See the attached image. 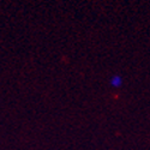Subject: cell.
<instances>
[{
    "mask_svg": "<svg viewBox=\"0 0 150 150\" xmlns=\"http://www.w3.org/2000/svg\"><path fill=\"white\" fill-rule=\"evenodd\" d=\"M121 83H122V81L118 76H113L110 78V84H112V86H114V88H119V86L121 85Z\"/></svg>",
    "mask_w": 150,
    "mask_h": 150,
    "instance_id": "obj_1",
    "label": "cell"
}]
</instances>
